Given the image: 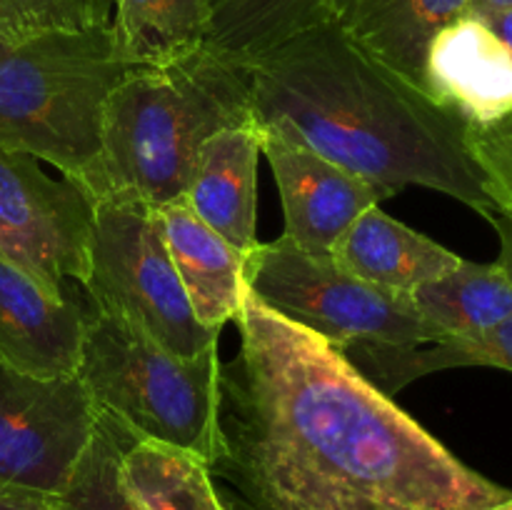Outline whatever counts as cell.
I'll list each match as a JSON object with an SVG mask.
<instances>
[{
    "label": "cell",
    "mask_w": 512,
    "mask_h": 510,
    "mask_svg": "<svg viewBox=\"0 0 512 510\" xmlns=\"http://www.w3.org/2000/svg\"><path fill=\"white\" fill-rule=\"evenodd\" d=\"M240 353L220 365L225 510H495L510 500L390 400L345 350L245 293Z\"/></svg>",
    "instance_id": "obj_1"
},
{
    "label": "cell",
    "mask_w": 512,
    "mask_h": 510,
    "mask_svg": "<svg viewBox=\"0 0 512 510\" xmlns=\"http://www.w3.org/2000/svg\"><path fill=\"white\" fill-rule=\"evenodd\" d=\"M255 120L275 125L393 198L408 185L498 213L465 145V120L355 45L335 23L248 68Z\"/></svg>",
    "instance_id": "obj_2"
},
{
    "label": "cell",
    "mask_w": 512,
    "mask_h": 510,
    "mask_svg": "<svg viewBox=\"0 0 512 510\" xmlns=\"http://www.w3.org/2000/svg\"><path fill=\"white\" fill-rule=\"evenodd\" d=\"M253 118L248 70L205 45L168 65L128 68L108 98L88 190L153 208L183 198L205 140Z\"/></svg>",
    "instance_id": "obj_3"
},
{
    "label": "cell",
    "mask_w": 512,
    "mask_h": 510,
    "mask_svg": "<svg viewBox=\"0 0 512 510\" xmlns=\"http://www.w3.org/2000/svg\"><path fill=\"white\" fill-rule=\"evenodd\" d=\"M125 70L110 23L48 30L10 48L0 55V150L45 160L88 188Z\"/></svg>",
    "instance_id": "obj_4"
},
{
    "label": "cell",
    "mask_w": 512,
    "mask_h": 510,
    "mask_svg": "<svg viewBox=\"0 0 512 510\" xmlns=\"http://www.w3.org/2000/svg\"><path fill=\"white\" fill-rule=\"evenodd\" d=\"M75 375L95 408L133 438L175 445L208 465L218 455V345L180 358L118 315L90 305Z\"/></svg>",
    "instance_id": "obj_5"
},
{
    "label": "cell",
    "mask_w": 512,
    "mask_h": 510,
    "mask_svg": "<svg viewBox=\"0 0 512 510\" xmlns=\"http://www.w3.org/2000/svg\"><path fill=\"white\" fill-rule=\"evenodd\" d=\"M83 293L93 308L118 315L180 358H195L220 340V330L205 328L190 308L160 230L158 208L130 195L95 198Z\"/></svg>",
    "instance_id": "obj_6"
},
{
    "label": "cell",
    "mask_w": 512,
    "mask_h": 510,
    "mask_svg": "<svg viewBox=\"0 0 512 510\" xmlns=\"http://www.w3.org/2000/svg\"><path fill=\"white\" fill-rule=\"evenodd\" d=\"M245 288L265 308L320 335L335 348H413L435 333L410 295L375 288L280 235L258 243L243 265Z\"/></svg>",
    "instance_id": "obj_7"
},
{
    "label": "cell",
    "mask_w": 512,
    "mask_h": 510,
    "mask_svg": "<svg viewBox=\"0 0 512 510\" xmlns=\"http://www.w3.org/2000/svg\"><path fill=\"white\" fill-rule=\"evenodd\" d=\"M95 195L53 180L38 160L0 150V255L55 298L83 290L90 273Z\"/></svg>",
    "instance_id": "obj_8"
},
{
    "label": "cell",
    "mask_w": 512,
    "mask_h": 510,
    "mask_svg": "<svg viewBox=\"0 0 512 510\" xmlns=\"http://www.w3.org/2000/svg\"><path fill=\"white\" fill-rule=\"evenodd\" d=\"M98 410L78 375L0 365V485L60 495L93 440Z\"/></svg>",
    "instance_id": "obj_9"
},
{
    "label": "cell",
    "mask_w": 512,
    "mask_h": 510,
    "mask_svg": "<svg viewBox=\"0 0 512 510\" xmlns=\"http://www.w3.org/2000/svg\"><path fill=\"white\" fill-rule=\"evenodd\" d=\"M258 128L260 150L280 190L285 215L283 235L305 253L330 258L335 240L358 215L380 205L385 193L368 180L330 163L275 125L258 123Z\"/></svg>",
    "instance_id": "obj_10"
},
{
    "label": "cell",
    "mask_w": 512,
    "mask_h": 510,
    "mask_svg": "<svg viewBox=\"0 0 512 510\" xmlns=\"http://www.w3.org/2000/svg\"><path fill=\"white\" fill-rule=\"evenodd\" d=\"M90 303L55 298L0 255V365L35 378L78 373Z\"/></svg>",
    "instance_id": "obj_11"
},
{
    "label": "cell",
    "mask_w": 512,
    "mask_h": 510,
    "mask_svg": "<svg viewBox=\"0 0 512 510\" xmlns=\"http://www.w3.org/2000/svg\"><path fill=\"white\" fill-rule=\"evenodd\" d=\"M420 85L465 125H488L512 110V53L483 18L465 13L430 40Z\"/></svg>",
    "instance_id": "obj_12"
},
{
    "label": "cell",
    "mask_w": 512,
    "mask_h": 510,
    "mask_svg": "<svg viewBox=\"0 0 512 510\" xmlns=\"http://www.w3.org/2000/svg\"><path fill=\"white\" fill-rule=\"evenodd\" d=\"M258 123L233 125L205 140L183 198L205 225L228 240L240 255L258 245Z\"/></svg>",
    "instance_id": "obj_13"
},
{
    "label": "cell",
    "mask_w": 512,
    "mask_h": 510,
    "mask_svg": "<svg viewBox=\"0 0 512 510\" xmlns=\"http://www.w3.org/2000/svg\"><path fill=\"white\" fill-rule=\"evenodd\" d=\"M158 218L195 318L205 328L223 330L225 323L238 318L248 293L245 255L205 225L185 198L160 205Z\"/></svg>",
    "instance_id": "obj_14"
},
{
    "label": "cell",
    "mask_w": 512,
    "mask_h": 510,
    "mask_svg": "<svg viewBox=\"0 0 512 510\" xmlns=\"http://www.w3.org/2000/svg\"><path fill=\"white\" fill-rule=\"evenodd\" d=\"M330 258L345 273L400 295H410L428 280L450 273L463 260L428 235L385 215L380 205L348 225L335 240Z\"/></svg>",
    "instance_id": "obj_15"
},
{
    "label": "cell",
    "mask_w": 512,
    "mask_h": 510,
    "mask_svg": "<svg viewBox=\"0 0 512 510\" xmlns=\"http://www.w3.org/2000/svg\"><path fill=\"white\" fill-rule=\"evenodd\" d=\"M468 5L470 0H330V23L420 85L430 40L468 13Z\"/></svg>",
    "instance_id": "obj_16"
},
{
    "label": "cell",
    "mask_w": 512,
    "mask_h": 510,
    "mask_svg": "<svg viewBox=\"0 0 512 510\" xmlns=\"http://www.w3.org/2000/svg\"><path fill=\"white\" fill-rule=\"evenodd\" d=\"M415 310L440 340L478 338L512 315V280L498 263L460 260L458 268L410 293Z\"/></svg>",
    "instance_id": "obj_17"
},
{
    "label": "cell",
    "mask_w": 512,
    "mask_h": 510,
    "mask_svg": "<svg viewBox=\"0 0 512 510\" xmlns=\"http://www.w3.org/2000/svg\"><path fill=\"white\" fill-rule=\"evenodd\" d=\"M323 23H330V0H210L205 48L248 70Z\"/></svg>",
    "instance_id": "obj_18"
},
{
    "label": "cell",
    "mask_w": 512,
    "mask_h": 510,
    "mask_svg": "<svg viewBox=\"0 0 512 510\" xmlns=\"http://www.w3.org/2000/svg\"><path fill=\"white\" fill-rule=\"evenodd\" d=\"M115 53L128 68H155L205 45L210 0H113Z\"/></svg>",
    "instance_id": "obj_19"
},
{
    "label": "cell",
    "mask_w": 512,
    "mask_h": 510,
    "mask_svg": "<svg viewBox=\"0 0 512 510\" xmlns=\"http://www.w3.org/2000/svg\"><path fill=\"white\" fill-rule=\"evenodd\" d=\"M120 473L140 510H225L208 463L175 445L130 440Z\"/></svg>",
    "instance_id": "obj_20"
},
{
    "label": "cell",
    "mask_w": 512,
    "mask_h": 510,
    "mask_svg": "<svg viewBox=\"0 0 512 510\" xmlns=\"http://www.w3.org/2000/svg\"><path fill=\"white\" fill-rule=\"evenodd\" d=\"M363 355L373 370V383L383 393H398L410 380L445 368L490 365L512 373V315L478 338L440 340L413 348H363Z\"/></svg>",
    "instance_id": "obj_21"
},
{
    "label": "cell",
    "mask_w": 512,
    "mask_h": 510,
    "mask_svg": "<svg viewBox=\"0 0 512 510\" xmlns=\"http://www.w3.org/2000/svg\"><path fill=\"white\" fill-rule=\"evenodd\" d=\"M98 410V408H95ZM135 440L123 425L98 410L93 440L75 465L63 493L55 495L63 510H140L120 473L123 448Z\"/></svg>",
    "instance_id": "obj_22"
},
{
    "label": "cell",
    "mask_w": 512,
    "mask_h": 510,
    "mask_svg": "<svg viewBox=\"0 0 512 510\" xmlns=\"http://www.w3.org/2000/svg\"><path fill=\"white\" fill-rule=\"evenodd\" d=\"M113 0H0V55L40 33L110 23Z\"/></svg>",
    "instance_id": "obj_23"
},
{
    "label": "cell",
    "mask_w": 512,
    "mask_h": 510,
    "mask_svg": "<svg viewBox=\"0 0 512 510\" xmlns=\"http://www.w3.org/2000/svg\"><path fill=\"white\" fill-rule=\"evenodd\" d=\"M465 145L495 208H512V110L488 125H465Z\"/></svg>",
    "instance_id": "obj_24"
},
{
    "label": "cell",
    "mask_w": 512,
    "mask_h": 510,
    "mask_svg": "<svg viewBox=\"0 0 512 510\" xmlns=\"http://www.w3.org/2000/svg\"><path fill=\"white\" fill-rule=\"evenodd\" d=\"M0 510H63L55 495L35 493V490L5 488L0 485Z\"/></svg>",
    "instance_id": "obj_25"
},
{
    "label": "cell",
    "mask_w": 512,
    "mask_h": 510,
    "mask_svg": "<svg viewBox=\"0 0 512 510\" xmlns=\"http://www.w3.org/2000/svg\"><path fill=\"white\" fill-rule=\"evenodd\" d=\"M488 223L498 230L500 238V258L495 260V263H498L500 268H503V273L512 280V208L498 210Z\"/></svg>",
    "instance_id": "obj_26"
},
{
    "label": "cell",
    "mask_w": 512,
    "mask_h": 510,
    "mask_svg": "<svg viewBox=\"0 0 512 510\" xmlns=\"http://www.w3.org/2000/svg\"><path fill=\"white\" fill-rule=\"evenodd\" d=\"M483 20L490 25V30L503 40L505 48L512 53V8L500 10V13L490 15V18H483Z\"/></svg>",
    "instance_id": "obj_27"
},
{
    "label": "cell",
    "mask_w": 512,
    "mask_h": 510,
    "mask_svg": "<svg viewBox=\"0 0 512 510\" xmlns=\"http://www.w3.org/2000/svg\"><path fill=\"white\" fill-rule=\"evenodd\" d=\"M505 8H512V0H470L468 13L475 18H490Z\"/></svg>",
    "instance_id": "obj_28"
},
{
    "label": "cell",
    "mask_w": 512,
    "mask_h": 510,
    "mask_svg": "<svg viewBox=\"0 0 512 510\" xmlns=\"http://www.w3.org/2000/svg\"><path fill=\"white\" fill-rule=\"evenodd\" d=\"M325 510H393V508H383V505H373V503H345V505H335V508H325Z\"/></svg>",
    "instance_id": "obj_29"
},
{
    "label": "cell",
    "mask_w": 512,
    "mask_h": 510,
    "mask_svg": "<svg viewBox=\"0 0 512 510\" xmlns=\"http://www.w3.org/2000/svg\"><path fill=\"white\" fill-rule=\"evenodd\" d=\"M495 510H510V508H508V505H500V508H495Z\"/></svg>",
    "instance_id": "obj_30"
},
{
    "label": "cell",
    "mask_w": 512,
    "mask_h": 510,
    "mask_svg": "<svg viewBox=\"0 0 512 510\" xmlns=\"http://www.w3.org/2000/svg\"><path fill=\"white\" fill-rule=\"evenodd\" d=\"M505 505H508V508L512 510V495H510V500H508V503H505Z\"/></svg>",
    "instance_id": "obj_31"
}]
</instances>
